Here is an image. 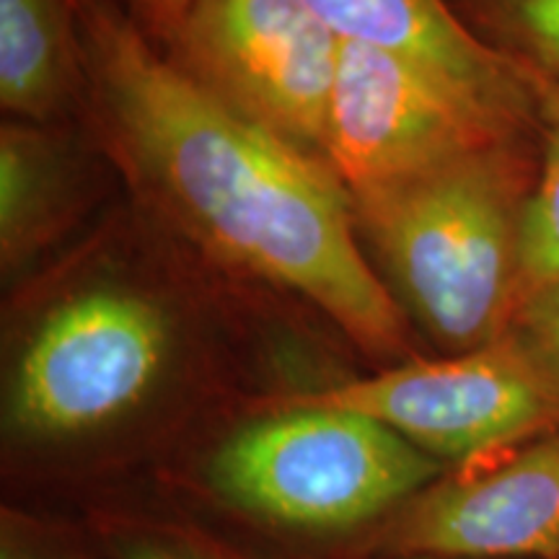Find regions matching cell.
<instances>
[{
  "label": "cell",
  "mask_w": 559,
  "mask_h": 559,
  "mask_svg": "<svg viewBox=\"0 0 559 559\" xmlns=\"http://www.w3.org/2000/svg\"><path fill=\"white\" fill-rule=\"evenodd\" d=\"M75 16L111 124L174 215L223 260L317 306L370 358L412 360L402 306L362 254L332 166L202 88L111 0H75Z\"/></svg>",
  "instance_id": "obj_1"
},
{
  "label": "cell",
  "mask_w": 559,
  "mask_h": 559,
  "mask_svg": "<svg viewBox=\"0 0 559 559\" xmlns=\"http://www.w3.org/2000/svg\"><path fill=\"white\" fill-rule=\"evenodd\" d=\"M185 347L169 311L143 293L91 288L41 317L13 355L3 394L9 477L86 485L117 443L158 412Z\"/></svg>",
  "instance_id": "obj_2"
},
{
  "label": "cell",
  "mask_w": 559,
  "mask_h": 559,
  "mask_svg": "<svg viewBox=\"0 0 559 559\" xmlns=\"http://www.w3.org/2000/svg\"><path fill=\"white\" fill-rule=\"evenodd\" d=\"M445 472L376 419L288 394L207 453L194 489L210 519L277 542H330L334 559Z\"/></svg>",
  "instance_id": "obj_3"
},
{
  "label": "cell",
  "mask_w": 559,
  "mask_h": 559,
  "mask_svg": "<svg viewBox=\"0 0 559 559\" xmlns=\"http://www.w3.org/2000/svg\"><path fill=\"white\" fill-rule=\"evenodd\" d=\"M531 187L508 143L353 194L391 296L445 355L506 337L521 309Z\"/></svg>",
  "instance_id": "obj_4"
},
{
  "label": "cell",
  "mask_w": 559,
  "mask_h": 559,
  "mask_svg": "<svg viewBox=\"0 0 559 559\" xmlns=\"http://www.w3.org/2000/svg\"><path fill=\"white\" fill-rule=\"evenodd\" d=\"M293 396L376 419L445 469L487 464L559 428V379L513 330L469 353Z\"/></svg>",
  "instance_id": "obj_5"
},
{
  "label": "cell",
  "mask_w": 559,
  "mask_h": 559,
  "mask_svg": "<svg viewBox=\"0 0 559 559\" xmlns=\"http://www.w3.org/2000/svg\"><path fill=\"white\" fill-rule=\"evenodd\" d=\"M171 41L179 68L202 88L285 143L324 156L342 39L306 0H194Z\"/></svg>",
  "instance_id": "obj_6"
},
{
  "label": "cell",
  "mask_w": 559,
  "mask_h": 559,
  "mask_svg": "<svg viewBox=\"0 0 559 559\" xmlns=\"http://www.w3.org/2000/svg\"><path fill=\"white\" fill-rule=\"evenodd\" d=\"M513 124L415 62L342 41L324 160L349 194L508 143Z\"/></svg>",
  "instance_id": "obj_7"
},
{
  "label": "cell",
  "mask_w": 559,
  "mask_h": 559,
  "mask_svg": "<svg viewBox=\"0 0 559 559\" xmlns=\"http://www.w3.org/2000/svg\"><path fill=\"white\" fill-rule=\"evenodd\" d=\"M334 559H559V428L440 474Z\"/></svg>",
  "instance_id": "obj_8"
},
{
  "label": "cell",
  "mask_w": 559,
  "mask_h": 559,
  "mask_svg": "<svg viewBox=\"0 0 559 559\" xmlns=\"http://www.w3.org/2000/svg\"><path fill=\"white\" fill-rule=\"evenodd\" d=\"M342 41L396 55L515 128L531 104L526 70L469 29L451 0H306Z\"/></svg>",
  "instance_id": "obj_9"
},
{
  "label": "cell",
  "mask_w": 559,
  "mask_h": 559,
  "mask_svg": "<svg viewBox=\"0 0 559 559\" xmlns=\"http://www.w3.org/2000/svg\"><path fill=\"white\" fill-rule=\"evenodd\" d=\"M81 41L75 0H0V104L45 120L68 99Z\"/></svg>",
  "instance_id": "obj_10"
},
{
  "label": "cell",
  "mask_w": 559,
  "mask_h": 559,
  "mask_svg": "<svg viewBox=\"0 0 559 559\" xmlns=\"http://www.w3.org/2000/svg\"><path fill=\"white\" fill-rule=\"evenodd\" d=\"M102 559H277L202 510L91 495L79 510Z\"/></svg>",
  "instance_id": "obj_11"
},
{
  "label": "cell",
  "mask_w": 559,
  "mask_h": 559,
  "mask_svg": "<svg viewBox=\"0 0 559 559\" xmlns=\"http://www.w3.org/2000/svg\"><path fill=\"white\" fill-rule=\"evenodd\" d=\"M62 171L52 143L21 122L0 132V249L5 267H19L52 228Z\"/></svg>",
  "instance_id": "obj_12"
},
{
  "label": "cell",
  "mask_w": 559,
  "mask_h": 559,
  "mask_svg": "<svg viewBox=\"0 0 559 559\" xmlns=\"http://www.w3.org/2000/svg\"><path fill=\"white\" fill-rule=\"evenodd\" d=\"M451 5L461 19L472 16L523 60L559 81V0H451Z\"/></svg>",
  "instance_id": "obj_13"
},
{
  "label": "cell",
  "mask_w": 559,
  "mask_h": 559,
  "mask_svg": "<svg viewBox=\"0 0 559 559\" xmlns=\"http://www.w3.org/2000/svg\"><path fill=\"white\" fill-rule=\"evenodd\" d=\"M559 280V120L549 132L542 169L531 185L521 230V306Z\"/></svg>",
  "instance_id": "obj_14"
},
{
  "label": "cell",
  "mask_w": 559,
  "mask_h": 559,
  "mask_svg": "<svg viewBox=\"0 0 559 559\" xmlns=\"http://www.w3.org/2000/svg\"><path fill=\"white\" fill-rule=\"evenodd\" d=\"M0 559H102L81 519L34 510L16 500L0 508Z\"/></svg>",
  "instance_id": "obj_15"
},
{
  "label": "cell",
  "mask_w": 559,
  "mask_h": 559,
  "mask_svg": "<svg viewBox=\"0 0 559 559\" xmlns=\"http://www.w3.org/2000/svg\"><path fill=\"white\" fill-rule=\"evenodd\" d=\"M513 332L559 379V280L523 300Z\"/></svg>",
  "instance_id": "obj_16"
},
{
  "label": "cell",
  "mask_w": 559,
  "mask_h": 559,
  "mask_svg": "<svg viewBox=\"0 0 559 559\" xmlns=\"http://www.w3.org/2000/svg\"><path fill=\"white\" fill-rule=\"evenodd\" d=\"M130 3L145 32L160 39H174L194 0H130Z\"/></svg>",
  "instance_id": "obj_17"
}]
</instances>
